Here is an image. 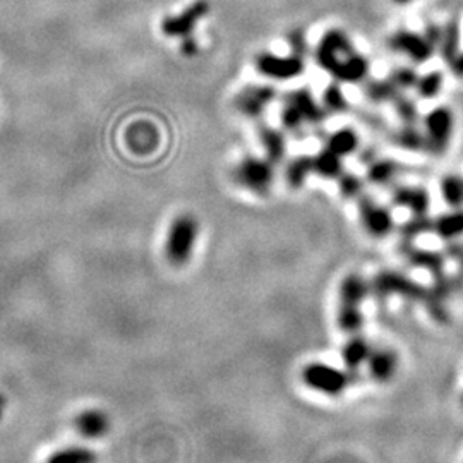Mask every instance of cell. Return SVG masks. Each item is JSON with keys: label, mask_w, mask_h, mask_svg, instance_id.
I'll return each instance as SVG.
<instances>
[{"label": "cell", "mask_w": 463, "mask_h": 463, "mask_svg": "<svg viewBox=\"0 0 463 463\" xmlns=\"http://www.w3.org/2000/svg\"><path fill=\"white\" fill-rule=\"evenodd\" d=\"M317 66L340 82H360L369 74V60L353 50L352 42L342 30H330L316 46Z\"/></svg>", "instance_id": "obj_1"}, {"label": "cell", "mask_w": 463, "mask_h": 463, "mask_svg": "<svg viewBox=\"0 0 463 463\" xmlns=\"http://www.w3.org/2000/svg\"><path fill=\"white\" fill-rule=\"evenodd\" d=\"M371 294L378 300H386L390 297H401L408 302L422 304L428 307L429 314L439 323L448 320V311L444 300L437 297L433 288L424 287L419 281L412 280L407 274L395 270L379 271L371 281Z\"/></svg>", "instance_id": "obj_2"}, {"label": "cell", "mask_w": 463, "mask_h": 463, "mask_svg": "<svg viewBox=\"0 0 463 463\" xmlns=\"http://www.w3.org/2000/svg\"><path fill=\"white\" fill-rule=\"evenodd\" d=\"M371 295V285L364 277L350 273L338 285V307H336V324L340 331L356 335L364 328V300Z\"/></svg>", "instance_id": "obj_3"}, {"label": "cell", "mask_w": 463, "mask_h": 463, "mask_svg": "<svg viewBox=\"0 0 463 463\" xmlns=\"http://www.w3.org/2000/svg\"><path fill=\"white\" fill-rule=\"evenodd\" d=\"M300 376L307 388L324 396L338 398L349 390V386L359 381L360 372H350L324 362H311L302 369Z\"/></svg>", "instance_id": "obj_4"}, {"label": "cell", "mask_w": 463, "mask_h": 463, "mask_svg": "<svg viewBox=\"0 0 463 463\" xmlns=\"http://www.w3.org/2000/svg\"><path fill=\"white\" fill-rule=\"evenodd\" d=\"M199 235V223L193 215H180L170 225L165 242L166 261L173 266H184L193 258Z\"/></svg>", "instance_id": "obj_5"}, {"label": "cell", "mask_w": 463, "mask_h": 463, "mask_svg": "<svg viewBox=\"0 0 463 463\" xmlns=\"http://www.w3.org/2000/svg\"><path fill=\"white\" fill-rule=\"evenodd\" d=\"M235 180L249 193L265 196L270 193L274 180L273 164L266 158L245 157L234 172Z\"/></svg>", "instance_id": "obj_6"}, {"label": "cell", "mask_w": 463, "mask_h": 463, "mask_svg": "<svg viewBox=\"0 0 463 463\" xmlns=\"http://www.w3.org/2000/svg\"><path fill=\"white\" fill-rule=\"evenodd\" d=\"M256 69L259 74L265 78L277 79V81H290V79L299 78L306 69V60L304 57L295 55H277V53L265 52L258 55L256 59Z\"/></svg>", "instance_id": "obj_7"}, {"label": "cell", "mask_w": 463, "mask_h": 463, "mask_svg": "<svg viewBox=\"0 0 463 463\" xmlns=\"http://www.w3.org/2000/svg\"><path fill=\"white\" fill-rule=\"evenodd\" d=\"M455 128V119L450 108L436 107L426 115L424 134L428 137V150L430 153H443L448 148Z\"/></svg>", "instance_id": "obj_8"}, {"label": "cell", "mask_w": 463, "mask_h": 463, "mask_svg": "<svg viewBox=\"0 0 463 463\" xmlns=\"http://www.w3.org/2000/svg\"><path fill=\"white\" fill-rule=\"evenodd\" d=\"M359 215L364 230L376 238L386 237L395 229L392 211L372 198H359Z\"/></svg>", "instance_id": "obj_9"}, {"label": "cell", "mask_w": 463, "mask_h": 463, "mask_svg": "<svg viewBox=\"0 0 463 463\" xmlns=\"http://www.w3.org/2000/svg\"><path fill=\"white\" fill-rule=\"evenodd\" d=\"M209 12V3L206 0H198V2L191 3L186 10H182L177 16L165 17L161 21V33L168 38H186V36L193 35L194 28L198 26L199 21Z\"/></svg>", "instance_id": "obj_10"}, {"label": "cell", "mask_w": 463, "mask_h": 463, "mask_svg": "<svg viewBox=\"0 0 463 463\" xmlns=\"http://www.w3.org/2000/svg\"><path fill=\"white\" fill-rule=\"evenodd\" d=\"M388 45L393 52L401 53V55L408 57L412 62L415 64H424L433 57L434 46L430 45L424 35H419L415 31H407L401 30L396 31L390 36Z\"/></svg>", "instance_id": "obj_11"}, {"label": "cell", "mask_w": 463, "mask_h": 463, "mask_svg": "<svg viewBox=\"0 0 463 463\" xmlns=\"http://www.w3.org/2000/svg\"><path fill=\"white\" fill-rule=\"evenodd\" d=\"M277 98V91L270 85H252L245 86L237 96H235V108L238 114L249 119H258L268 110L273 100Z\"/></svg>", "instance_id": "obj_12"}, {"label": "cell", "mask_w": 463, "mask_h": 463, "mask_svg": "<svg viewBox=\"0 0 463 463\" xmlns=\"http://www.w3.org/2000/svg\"><path fill=\"white\" fill-rule=\"evenodd\" d=\"M398 365H400V357L395 350L390 347H379V349H372L365 367L372 381L386 385L396 376Z\"/></svg>", "instance_id": "obj_13"}, {"label": "cell", "mask_w": 463, "mask_h": 463, "mask_svg": "<svg viewBox=\"0 0 463 463\" xmlns=\"http://www.w3.org/2000/svg\"><path fill=\"white\" fill-rule=\"evenodd\" d=\"M392 201L395 206L408 209L412 215H428L430 196L424 187L398 186L393 189Z\"/></svg>", "instance_id": "obj_14"}, {"label": "cell", "mask_w": 463, "mask_h": 463, "mask_svg": "<svg viewBox=\"0 0 463 463\" xmlns=\"http://www.w3.org/2000/svg\"><path fill=\"white\" fill-rule=\"evenodd\" d=\"M372 349H374V347L371 345V342H369L365 336L360 335V333L350 335L345 345L342 347V360L347 371L360 372V369L367 364V359L369 356H371Z\"/></svg>", "instance_id": "obj_15"}, {"label": "cell", "mask_w": 463, "mask_h": 463, "mask_svg": "<svg viewBox=\"0 0 463 463\" xmlns=\"http://www.w3.org/2000/svg\"><path fill=\"white\" fill-rule=\"evenodd\" d=\"M403 254L412 266L428 270L429 273L433 274L434 281L446 277V273H444L446 256H444L443 252L426 251V249H419V247H412V245H408V247L403 251Z\"/></svg>", "instance_id": "obj_16"}, {"label": "cell", "mask_w": 463, "mask_h": 463, "mask_svg": "<svg viewBox=\"0 0 463 463\" xmlns=\"http://www.w3.org/2000/svg\"><path fill=\"white\" fill-rule=\"evenodd\" d=\"M287 101H290V103H294L299 108L306 124H321V122L326 121V110H324L323 105H320L314 100L313 93L307 88L292 91L287 96Z\"/></svg>", "instance_id": "obj_17"}, {"label": "cell", "mask_w": 463, "mask_h": 463, "mask_svg": "<svg viewBox=\"0 0 463 463\" xmlns=\"http://www.w3.org/2000/svg\"><path fill=\"white\" fill-rule=\"evenodd\" d=\"M433 234L444 242L460 238L463 235V209L453 208V211L433 218Z\"/></svg>", "instance_id": "obj_18"}, {"label": "cell", "mask_w": 463, "mask_h": 463, "mask_svg": "<svg viewBox=\"0 0 463 463\" xmlns=\"http://www.w3.org/2000/svg\"><path fill=\"white\" fill-rule=\"evenodd\" d=\"M259 143H261L263 150L266 153V160H270L273 165H278L280 161H283L285 151H287V143H285L283 132L278 131V129L265 128L259 129Z\"/></svg>", "instance_id": "obj_19"}, {"label": "cell", "mask_w": 463, "mask_h": 463, "mask_svg": "<svg viewBox=\"0 0 463 463\" xmlns=\"http://www.w3.org/2000/svg\"><path fill=\"white\" fill-rule=\"evenodd\" d=\"M313 173L323 179H338L343 173L342 157L324 148L316 157H313Z\"/></svg>", "instance_id": "obj_20"}, {"label": "cell", "mask_w": 463, "mask_h": 463, "mask_svg": "<svg viewBox=\"0 0 463 463\" xmlns=\"http://www.w3.org/2000/svg\"><path fill=\"white\" fill-rule=\"evenodd\" d=\"M326 148L331 150L333 153L338 155V157H349L353 151L359 150V136H357L353 129L342 128L328 137Z\"/></svg>", "instance_id": "obj_21"}, {"label": "cell", "mask_w": 463, "mask_h": 463, "mask_svg": "<svg viewBox=\"0 0 463 463\" xmlns=\"http://www.w3.org/2000/svg\"><path fill=\"white\" fill-rule=\"evenodd\" d=\"M311 173H313V158L300 155L288 161L287 168H285V182L290 189H300L309 179Z\"/></svg>", "instance_id": "obj_22"}, {"label": "cell", "mask_w": 463, "mask_h": 463, "mask_svg": "<svg viewBox=\"0 0 463 463\" xmlns=\"http://www.w3.org/2000/svg\"><path fill=\"white\" fill-rule=\"evenodd\" d=\"M395 144L401 150L422 151L428 150V137L422 131L415 128V124H403V128L395 132Z\"/></svg>", "instance_id": "obj_23"}, {"label": "cell", "mask_w": 463, "mask_h": 463, "mask_svg": "<svg viewBox=\"0 0 463 463\" xmlns=\"http://www.w3.org/2000/svg\"><path fill=\"white\" fill-rule=\"evenodd\" d=\"M437 46H439L441 57H443L448 64L460 52V24H458L457 19H451L450 23L443 28V36H441V42Z\"/></svg>", "instance_id": "obj_24"}, {"label": "cell", "mask_w": 463, "mask_h": 463, "mask_svg": "<svg viewBox=\"0 0 463 463\" xmlns=\"http://www.w3.org/2000/svg\"><path fill=\"white\" fill-rule=\"evenodd\" d=\"M365 96L372 101V103H390L400 95V89L393 85L390 79H376V81H371L364 89Z\"/></svg>", "instance_id": "obj_25"}, {"label": "cell", "mask_w": 463, "mask_h": 463, "mask_svg": "<svg viewBox=\"0 0 463 463\" xmlns=\"http://www.w3.org/2000/svg\"><path fill=\"white\" fill-rule=\"evenodd\" d=\"M78 428L81 430V434L89 437H98L101 434H105V430L108 428V419L107 415L101 414L100 410H89L85 412L81 417L78 419Z\"/></svg>", "instance_id": "obj_26"}, {"label": "cell", "mask_w": 463, "mask_h": 463, "mask_svg": "<svg viewBox=\"0 0 463 463\" xmlns=\"http://www.w3.org/2000/svg\"><path fill=\"white\" fill-rule=\"evenodd\" d=\"M398 173V165L392 160H374L367 168V180L374 186H386Z\"/></svg>", "instance_id": "obj_27"}, {"label": "cell", "mask_w": 463, "mask_h": 463, "mask_svg": "<svg viewBox=\"0 0 463 463\" xmlns=\"http://www.w3.org/2000/svg\"><path fill=\"white\" fill-rule=\"evenodd\" d=\"M441 194L444 202L451 208H462L463 206V177L446 175L441 180Z\"/></svg>", "instance_id": "obj_28"}, {"label": "cell", "mask_w": 463, "mask_h": 463, "mask_svg": "<svg viewBox=\"0 0 463 463\" xmlns=\"http://www.w3.org/2000/svg\"><path fill=\"white\" fill-rule=\"evenodd\" d=\"M428 232H433V218L428 215H412V218L400 227V235L407 244Z\"/></svg>", "instance_id": "obj_29"}, {"label": "cell", "mask_w": 463, "mask_h": 463, "mask_svg": "<svg viewBox=\"0 0 463 463\" xmlns=\"http://www.w3.org/2000/svg\"><path fill=\"white\" fill-rule=\"evenodd\" d=\"M444 76L441 71H430L426 76H419V81L415 85L417 93L421 98H434L439 95L441 88H443Z\"/></svg>", "instance_id": "obj_30"}, {"label": "cell", "mask_w": 463, "mask_h": 463, "mask_svg": "<svg viewBox=\"0 0 463 463\" xmlns=\"http://www.w3.org/2000/svg\"><path fill=\"white\" fill-rule=\"evenodd\" d=\"M323 107L324 110L331 112V114H342V112L349 108L345 93L342 91V88L336 82L328 85L326 89L323 91Z\"/></svg>", "instance_id": "obj_31"}, {"label": "cell", "mask_w": 463, "mask_h": 463, "mask_svg": "<svg viewBox=\"0 0 463 463\" xmlns=\"http://www.w3.org/2000/svg\"><path fill=\"white\" fill-rule=\"evenodd\" d=\"M49 463H95V457L86 448L69 446L53 453Z\"/></svg>", "instance_id": "obj_32"}, {"label": "cell", "mask_w": 463, "mask_h": 463, "mask_svg": "<svg viewBox=\"0 0 463 463\" xmlns=\"http://www.w3.org/2000/svg\"><path fill=\"white\" fill-rule=\"evenodd\" d=\"M393 107H395L396 115L400 117V121L403 124H415L419 119V107L414 100H410L405 95H398L395 100L392 101Z\"/></svg>", "instance_id": "obj_33"}, {"label": "cell", "mask_w": 463, "mask_h": 463, "mask_svg": "<svg viewBox=\"0 0 463 463\" xmlns=\"http://www.w3.org/2000/svg\"><path fill=\"white\" fill-rule=\"evenodd\" d=\"M338 189L340 194L347 199H359L362 196L364 191V182L353 173H345L338 177Z\"/></svg>", "instance_id": "obj_34"}, {"label": "cell", "mask_w": 463, "mask_h": 463, "mask_svg": "<svg viewBox=\"0 0 463 463\" xmlns=\"http://www.w3.org/2000/svg\"><path fill=\"white\" fill-rule=\"evenodd\" d=\"M280 121H281V125H283V128L290 132L299 131V129L306 124V121H304V117L299 112V108L295 107L294 103H290V101H285L283 108H281V112H280Z\"/></svg>", "instance_id": "obj_35"}, {"label": "cell", "mask_w": 463, "mask_h": 463, "mask_svg": "<svg viewBox=\"0 0 463 463\" xmlns=\"http://www.w3.org/2000/svg\"><path fill=\"white\" fill-rule=\"evenodd\" d=\"M390 81H392L400 91H403V89L415 88V85H417L419 81V74L412 67H398L392 71Z\"/></svg>", "instance_id": "obj_36"}, {"label": "cell", "mask_w": 463, "mask_h": 463, "mask_svg": "<svg viewBox=\"0 0 463 463\" xmlns=\"http://www.w3.org/2000/svg\"><path fill=\"white\" fill-rule=\"evenodd\" d=\"M287 42H288V45H290L292 53H295V55H300V57H306L309 46H307L306 35H304L302 31H292V33L287 36Z\"/></svg>", "instance_id": "obj_37"}, {"label": "cell", "mask_w": 463, "mask_h": 463, "mask_svg": "<svg viewBox=\"0 0 463 463\" xmlns=\"http://www.w3.org/2000/svg\"><path fill=\"white\" fill-rule=\"evenodd\" d=\"M443 254L446 256V258L455 259V261L462 266V271H463V242L458 241V238L457 241L446 242V247H444Z\"/></svg>", "instance_id": "obj_38"}, {"label": "cell", "mask_w": 463, "mask_h": 463, "mask_svg": "<svg viewBox=\"0 0 463 463\" xmlns=\"http://www.w3.org/2000/svg\"><path fill=\"white\" fill-rule=\"evenodd\" d=\"M424 36L428 38V42L430 43V45L436 49V46L439 45V42H441V36H443V28L437 26V24H429V26L426 28Z\"/></svg>", "instance_id": "obj_39"}, {"label": "cell", "mask_w": 463, "mask_h": 463, "mask_svg": "<svg viewBox=\"0 0 463 463\" xmlns=\"http://www.w3.org/2000/svg\"><path fill=\"white\" fill-rule=\"evenodd\" d=\"M180 49H182L184 55H187V57L196 55V53L199 52L198 42H196V38H193V35L186 36V38H182V46H180Z\"/></svg>", "instance_id": "obj_40"}, {"label": "cell", "mask_w": 463, "mask_h": 463, "mask_svg": "<svg viewBox=\"0 0 463 463\" xmlns=\"http://www.w3.org/2000/svg\"><path fill=\"white\" fill-rule=\"evenodd\" d=\"M450 69L455 76L463 78V52H458L455 59L450 62Z\"/></svg>", "instance_id": "obj_41"}, {"label": "cell", "mask_w": 463, "mask_h": 463, "mask_svg": "<svg viewBox=\"0 0 463 463\" xmlns=\"http://www.w3.org/2000/svg\"><path fill=\"white\" fill-rule=\"evenodd\" d=\"M393 2H396V3H410V2H414V0H393Z\"/></svg>", "instance_id": "obj_42"}, {"label": "cell", "mask_w": 463, "mask_h": 463, "mask_svg": "<svg viewBox=\"0 0 463 463\" xmlns=\"http://www.w3.org/2000/svg\"><path fill=\"white\" fill-rule=\"evenodd\" d=\"M462 405H463V395H462Z\"/></svg>", "instance_id": "obj_43"}]
</instances>
